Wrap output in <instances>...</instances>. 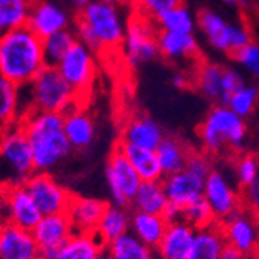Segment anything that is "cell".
<instances>
[{
  "instance_id": "7c38bea8",
  "label": "cell",
  "mask_w": 259,
  "mask_h": 259,
  "mask_svg": "<svg viewBox=\"0 0 259 259\" xmlns=\"http://www.w3.org/2000/svg\"><path fill=\"white\" fill-rule=\"evenodd\" d=\"M25 188L34 199L42 214L67 213L73 194L62 187L50 173L36 171L25 182Z\"/></svg>"
},
{
  "instance_id": "f1b7e54d",
  "label": "cell",
  "mask_w": 259,
  "mask_h": 259,
  "mask_svg": "<svg viewBox=\"0 0 259 259\" xmlns=\"http://www.w3.org/2000/svg\"><path fill=\"white\" fill-rule=\"evenodd\" d=\"M104 248L96 233H74L59 248L56 259H94Z\"/></svg>"
},
{
  "instance_id": "7402d4cb",
  "label": "cell",
  "mask_w": 259,
  "mask_h": 259,
  "mask_svg": "<svg viewBox=\"0 0 259 259\" xmlns=\"http://www.w3.org/2000/svg\"><path fill=\"white\" fill-rule=\"evenodd\" d=\"M159 54L167 60H184L193 59L199 54V44L193 32H157Z\"/></svg>"
},
{
  "instance_id": "60d3db41",
  "label": "cell",
  "mask_w": 259,
  "mask_h": 259,
  "mask_svg": "<svg viewBox=\"0 0 259 259\" xmlns=\"http://www.w3.org/2000/svg\"><path fill=\"white\" fill-rule=\"evenodd\" d=\"M245 79L242 74L233 68H225L222 74V91H221V102L222 105H227L230 101V97L245 85Z\"/></svg>"
},
{
  "instance_id": "7dc6e473",
  "label": "cell",
  "mask_w": 259,
  "mask_h": 259,
  "mask_svg": "<svg viewBox=\"0 0 259 259\" xmlns=\"http://www.w3.org/2000/svg\"><path fill=\"white\" fill-rule=\"evenodd\" d=\"M221 259H247V254L242 253L239 248L233 247V245H229L227 244L222 250V254H221Z\"/></svg>"
},
{
  "instance_id": "4fadbf2b",
  "label": "cell",
  "mask_w": 259,
  "mask_h": 259,
  "mask_svg": "<svg viewBox=\"0 0 259 259\" xmlns=\"http://www.w3.org/2000/svg\"><path fill=\"white\" fill-rule=\"evenodd\" d=\"M202 198L210 205L218 225L242 207L241 193L236 191L218 170H213L205 179Z\"/></svg>"
},
{
  "instance_id": "ac0fdd59",
  "label": "cell",
  "mask_w": 259,
  "mask_h": 259,
  "mask_svg": "<svg viewBox=\"0 0 259 259\" xmlns=\"http://www.w3.org/2000/svg\"><path fill=\"white\" fill-rule=\"evenodd\" d=\"M108 202L85 198V196H71V201L67 208V216L76 233H96Z\"/></svg>"
},
{
  "instance_id": "e575fe53",
  "label": "cell",
  "mask_w": 259,
  "mask_h": 259,
  "mask_svg": "<svg viewBox=\"0 0 259 259\" xmlns=\"http://www.w3.org/2000/svg\"><path fill=\"white\" fill-rule=\"evenodd\" d=\"M77 42L76 34L73 31L62 29L59 32L42 39L44 45V57H45V65L47 67H57V63L65 57L70 51V48Z\"/></svg>"
},
{
  "instance_id": "1f68e13d",
  "label": "cell",
  "mask_w": 259,
  "mask_h": 259,
  "mask_svg": "<svg viewBox=\"0 0 259 259\" xmlns=\"http://www.w3.org/2000/svg\"><path fill=\"white\" fill-rule=\"evenodd\" d=\"M34 0H0V36L26 26Z\"/></svg>"
},
{
  "instance_id": "f6af8a7d",
  "label": "cell",
  "mask_w": 259,
  "mask_h": 259,
  "mask_svg": "<svg viewBox=\"0 0 259 259\" xmlns=\"http://www.w3.org/2000/svg\"><path fill=\"white\" fill-rule=\"evenodd\" d=\"M242 205L259 216V181L241 190Z\"/></svg>"
},
{
  "instance_id": "836d02e7",
  "label": "cell",
  "mask_w": 259,
  "mask_h": 259,
  "mask_svg": "<svg viewBox=\"0 0 259 259\" xmlns=\"http://www.w3.org/2000/svg\"><path fill=\"white\" fill-rule=\"evenodd\" d=\"M19 87L0 74V133L19 122Z\"/></svg>"
},
{
  "instance_id": "d6986e66",
  "label": "cell",
  "mask_w": 259,
  "mask_h": 259,
  "mask_svg": "<svg viewBox=\"0 0 259 259\" xmlns=\"http://www.w3.org/2000/svg\"><path fill=\"white\" fill-rule=\"evenodd\" d=\"M204 182L205 179L185 168L179 173L162 178V185L167 193L168 202L178 204L179 207H185L201 199L204 194Z\"/></svg>"
},
{
  "instance_id": "4316f807",
  "label": "cell",
  "mask_w": 259,
  "mask_h": 259,
  "mask_svg": "<svg viewBox=\"0 0 259 259\" xmlns=\"http://www.w3.org/2000/svg\"><path fill=\"white\" fill-rule=\"evenodd\" d=\"M168 204L167 193L162 185V181L142 182L138 188L135 198L130 202L133 211H142L150 214H162Z\"/></svg>"
},
{
  "instance_id": "ba28073f",
  "label": "cell",
  "mask_w": 259,
  "mask_h": 259,
  "mask_svg": "<svg viewBox=\"0 0 259 259\" xmlns=\"http://www.w3.org/2000/svg\"><path fill=\"white\" fill-rule=\"evenodd\" d=\"M105 175L113 204L128 208L142 181L133 168V165L130 164L125 154L122 153L119 145L114 147L108 157Z\"/></svg>"
},
{
  "instance_id": "30bf717a",
  "label": "cell",
  "mask_w": 259,
  "mask_h": 259,
  "mask_svg": "<svg viewBox=\"0 0 259 259\" xmlns=\"http://www.w3.org/2000/svg\"><path fill=\"white\" fill-rule=\"evenodd\" d=\"M57 71L70 83L79 97H83L93 85L96 76V62L93 51L76 42L65 57L57 63Z\"/></svg>"
},
{
  "instance_id": "7bdbcfd3",
  "label": "cell",
  "mask_w": 259,
  "mask_h": 259,
  "mask_svg": "<svg viewBox=\"0 0 259 259\" xmlns=\"http://www.w3.org/2000/svg\"><path fill=\"white\" fill-rule=\"evenodd\" d=\"M74 34H76V39L77 42L83 44L85 47H88L91 51H99V50H104L102 48V44L101 40L97 39L96 32L93 31V28L85 23L82 19H76V29H74Z\"/></svg>"
},
{
  "instance_id": "9f6ffc18",
  "label": "cell",
  "mask_w": 259,
  "mask_h": 259,
  "mask_svg": "<svg viewBox=\"0 0 259 259\" xmlns=\"http://www.w3.org/2000/svg\"><path fill=\"white\" fill-rule=\"evenodd\" d=\"M32 259H45L42 254H37V256H34V257H32Z\"/></svg>"
},
{
  "instance_id": "f35d334b",
  "label": "cell",
  "mask_w": 259,
  "mask_h": 259,
  "mask_svg": "<svg viewBox=\"0 0 259 259\" xmlns=\"http://www.w3.org/2000/svg\"><path fill=\"white\" fill-rule=\"evenodd\" d=\"M235 173L241 190L257 181V156L241 154L235 162Z\"/></svg>"
},
{
  "instance_id": "bcb514c9",
  "label": "cell",
  "mask_w": 259,
  "mask_h": 259,
  "mask_svg": "<svg viewBox=\"0 0 259 259\" xmlns=\"http://www.w3.org/2000/svg\"><path fill=\"white\" fill-rule=\"evenodd\" d=\"M160 216L165 219L167 224L179 222V221H182V207H179L178 204L168 202Z\"/></svg>"
},
{
  "instance_id": "603a6c76",
  "label": "cell",
  "mask_w": 259,
  "mask_h": 259,
  "mask_svg": "<svg viewBox=\"0 0 259 259\" xmlns=\"http://www.w3.org/2000/svg\"><path fill=\"white\" fill-rule=\"evenodd\" d=\"M63 133L73 150H87L96 138L94 122L85 110H79L76 107L74 110L65 113Z\"/></svg>"
},
{
  "instance_id": "e0dca14e",
  "label": "cell",
  "mask_w": 259,
  "mask_h": 259,
  "mask_svg": "<svg viewBox=\"0 0 259 259\" xmlns=\"http://www.w3.org/2000/svg\"><path fill=\"white\" fill-rule=\"evenodd\" d=\"M68 23V14L60 7L51 2H45V0H34L26 26L40 39H45L54 32L67 29Z\"/></svg>"
},
{
  "instance_id": "83f0119b",
  "label": "cell",
  "mask_w": 259,
  "mask_h": 259,
  "mask_svg": "<svg viewBox=\"0 0 259 259\" xmlns=\"http://www.w3.org/2000/svg\"><path fill=\"white\" fill-rule=\"evenodd\" d=\"M190 153L191 151L187 148V145L178 138L165 136L162 139V142L156 148V154L164 176H170L182 171L187 165Z\"/></svg>"
},
{
  "instance_id": "6da1fadb",
  "label": "cell",
  "mask_w": 259,
  "mask_h": 259,
  "mask_svg": "<svg viewBox=\"0 0 259 259\" xmlns=\"http://www.w3.org/2000/svg\"><path fill=\"white\" fill-rule=\"evenodd\" d=\"M63 122L65 114L62 113L36 110L25 113L19 119L31 144L36 171L50 173L73 151L63 133Z\"/></svg>"
},
{
  "instance_id": "d590c367",
  "label": "cell",
  "mask_w": 259,
  "mask_h": 259,
  "mask_svg": "<svg viewBox=\"0 0 259 259\" xmlns=\"http://www.w3.org/2000/svg\"><path fill=\"white\" fill-rule=\"evenodd\" d=\"M154 22L160 28V31H171V32H193L198 25L196 17L184 5H179L164 13Z\"/></svg>"
},
{
  "instance_id": "f5cc1de1",
  "label": "cell",
  "mask_w": 259,
  "mask_h": 259,
  "mask_svg": "<svg viewBox=\"0 0 259 259\" xmlns=\"http://www.w3.org/2000/svg\"><path fill=\"white\" fill-rule=\"evenodd\" d=\"M93 2H99V4H107V5H116V7H119L122 4V0H93Z\"/></svg>"
},
{
  "instance_id": "2e32d148",
  "label": "cell",
  "mask_w": 259,
  "mask_h": 259,
  "mask_svg": "<svg viewBox=\"0 0 259 259\" xmlns=\"http://www.w3.org/2000/svg\"><path fill=\"white\" fill-rule=\"evenodd\" d=\"M39 247L29 230L0 221V259H32Z\"/></svg>"
},
{
  "instance_id": "db71d44e",
  "label": "cell",
  "mask_w": 259,
  "mask_h": 259,
  "mask_svg": "<svg viewBox=\"0 0 259 259\" xmlns=\"http://www.w3.org/2000/svg\"><path fill=\"white\" fill-rule=\"evenodd\" d=\"M218 2H221V4H224V5H229V7L236 5V0H218Z\"/></svg>"
},
{
  "instance_id": "cb8c5ba5",
  "label": "cell",
  "mask_w": 259,
  "mask_h": 259,
  "mask_svg": "<svg viewBox=\"0 0 259 259\" xmlns=\"http://www.w3.org/2000/svg\"><path fill=\"white\" fill-rule=\"evenodd\" d=\"M168 224L160 214H150L142 211L132 213V222H130V232H132L139 241L145 245L156 250L160 239L164 238Z\"/></svg>"
},
{
  "instance_id": "8fae6325",
  "label": "cell",
  "mask_w": 259,
  "mask_h": 259,
  "mask_svg": "<svg viewBox=\"0 0 259 259\" xmlns=\"http://www.w3.org/2000/svg\"><path fill=\"white\" fill-rule=\"evenodd\" d=\"M224 239L229 245L239 248L245 254L259 250V216L247 207H241L230 218L219 224Z\"/></svg>"
},
{
  "instance_id": "52a82bcc",
  "label": "cell",
  "mask_w": 259,
  "mask_h": 259,
  "mask_svg": "<svg viewBox=\"0 0 259 259\" xmlns=\"http://www.w3.org/2000/svg\"><path fill=\"white\" fill-rule=\"evenodd\" d=\"M77 17L93 28L97 39L102 44V48H116L123 44L126 23L119 7L91 2L79 13Z\"/></svg>"
},
{
  "instance_id": "ffe728a7",
  "label": "cell",
  "mask_w": 259,
  "mask_h": 259,
  "mask_svg": "<svg viewBox=\"0 0 259 259\" xmlns=\"http://www.w3.org/2000/svg\"><path fill=\"white\" fill-rule=\"evenodd\" d=\"M164 138V130L160 128V125L153 117L141 114L132 117L125 123L120 135V142L156 151Z\"/></svg>"
},
{
  "instance_id": "3957f363",
  "label": "cell",
  "mask_w": 259,
  "mask_h": 259,
  "mask_svg": "<svg viewBox=\"0 0 259 259\" xmlns=\"http://www.w3.org/2000/svg\"><path fill=\"white\" fill-rule=\"evenodd\" d=\"M20 88L25 90L28 99L22 116L32 110L65 114L77 107L79 96L56 67H45L34 80Z\"/></svg>"
},
{
  "instance_id": "8992f818",
  "label": "cell",
  "mask_w": 259,
  "mask_h": 259,
  "mask_svg": "<svg viewBox=\"0 0 259 259\" xmlns=\"http://www.w3.org/2000/svg\"><path fill=\"white\" fill-rule=\"evenodd\" d=\"M196 20L207 42L216 51L235 54L251 42V34L245 26L227 22L216 11L202 10Z\"/></svg>"
},
{
  "instance_id": "11a10c76",
  "label": "cell",
  "mask_w": 259,
  "mask_h": 259,
  "mask_svg": "<svg viewBox=\"0 0 259 259\" xmlns=\"http://www.w3.org/2000/svg\"><path fill=\"white\" fill-rule=\"evenodd\" d=\"M4 193H5V188L0 187V214H2V202H4Z\"/></svg>"
},
{
  "instance_id": "d6a6232c",
  "label": "cell",
  "mask_w": 259,
  "mask_h": 259,
  "mask_svg": "<svg viewBox=\"0 0 259 259\" xmlns=\"http://www.w3.org/2000/svg\"><path fill=\"white\" fill-rule=\"evenodd\" d=\"M113 259H157L156 250L139 241L132 232L107 245Z\"/></svg>"
},
{
  "instance_id": "c3c4849f",
  "label": "cell",
  "mask_w": 259,
  "mask_h": 259,
  "mask_svg": "<svg viewBox=\"0 0 259 259\" xmlns=\"http://www.w3.org/2000/svg\"><path fill=\"white\" fill-rule=\"evenodd\" d=\"M171 83H173V87H175V88H178V90H185V88H188L190 80H188V77H187L185 74L178 73V74H175V76H173Z\"/></svg>"
},
{
  "instance_id": "d4e9b609",
  "label": "cell",
  "mask_w": 259,
  "mask_h": 259,
  "mask_svg": "<svg viewBox=\"0 0 259 259\" xmlns=\"http://www.w3.org/2000/svg\"><path fill=\"white\" fill-rule=\"evenodd\" d=\"M130 222H132V213L128 211L126 207L108 204L99 225H97L96 235L107 247L120 236L130 233Z\"/></svg>"
},
{
  "instance_id": "816d5d0a",
  "label": "cell",
  "mask_w": 259,
  "mask_h": 259,
  "mask_svg": "<svg viewBox=\"0 0 259 259\" xmlns=\"http://www.w3.org/2000/svg\"><path fill=\"white\" fill-rule=\"evenodd\" d=\"M94 259H113V257H111L110 251H108V250H107V247H105V248H104L99 254H97Z\"/></svg>"
},
{
  "instance_id": "277c9868",
  "label": "cell",
  "mask_w": 259,
  "mask_h": 259,
  "mask_svg": "<svg viewBox=\"0 0 259 259\" xmlns=\"http://www.w3.org/2000/svg\"><path fill=\"white\" fill-rule=\"evenodd\" d=\"M199 141L207 154L221 156L227 148L241 150L247 139L245 120L227 105L213 107L199 126Z\"/></svg>"
},
{
  "instance_id": "8d00e7d4",
  "label": "cell",
  "mask_w": 259,
  "mask_h": 259,
  "mask_svg": "<svg viewBox=\"0 0 259 259\" xmlns=\"http://www.w3.org/2000/svg\"><path fill=\"white\" fill-rule=\"evenodd\" d=\"M182 221L191 225L194 230H202L207 227L216 225L214 214L204 198L182 207Z\"/></svg>"
},
{
  "instance_id": "74e56055",
  "label": "cell",
  "mask_w": 259,
  "mask_h": 259,
  "mask_svg": "<svg viewBox=\"0 0 259 259\" xmlns=\"http://www.w3.org/2000/svg\"><path fill=\"white\" fill-rule=\"evenodd\" d=\"M257 102H259V88L256 85L245 83L230 97L227 107L232 111H235L238 116H241L242 119H245L254 111Z\"/></svg>"
},
{
  "instance_id": "6f0895ef",
  "label": "cell",
  "mask_w": 259,
  "mask_h": 259,
  "mask_svg": "<svg viewBox=\"0 0 259 259\" xmlns=\"http://www.w3.org/2000/svg\"><path fill=\"white\" fill-rule=\"evenodd\" d=\"M257 181H259V156H257Z\"/></svg>"
},
{
  "instance_id": "ab89813d",
  "label": "cell",
  "mask_w": 259,
  "mask_h": 259,
  "mask_svg": "<svg viewBox=\"0 0 259 259\" xmlns=\"http://www.w3.org/2000/svg\"><path fill=\"white\" fill-rule=\"evenodd\" d=\"M232 56L245 71L259 79V44L250 42Z\"/></svg>"
},
{
  "instance_id": "44dd1931",
  "label": "cell",
  "mask_w": 259,
  "mask_h": 259,
  "mask_svg": "<svg viewBox=\"0 0 259 259\" xmlns=\"http://www.w3.org/2000/svg\"><path fill=\"white\" fill-rule=\"evenodd\" d=\"M196 238V230L185 221L168 224L164 238L156 247L157 259H187Z\"/></svg>"
},
{
  "instance_id": "f907efd6",
  "label": "cell",
  "mask_w": 259,
  "mask_h": 259,
  "mask_svg": "<svg viewBox=\"0 0 259 259\" xmlns=\"http://www.w3.org/2000/svg\"><path fill=\"white\" fill-rule=\"evenodd\" d=\"M91 2H93V0H73V4H74L80 11H82L83 8H87Z\"/></svg>"
},
{
  "instance_id": "ee69618b",
  "label": "cell",
  "mask_w": 259,
  "mask_h": 259,
  "mask_svg": "<svg viewBox=\"0 0 259 259\" xmlns=\"http://www.w3.org/2000/svg\"><path fill=\"white\" fill-rule=\"evenodd\" d=\"M182 5V0H144V4L141 7V11H144V14L151 19H157L159 16H162L164 13L176 8Z\"/></svg>"
},
{
  "instance_id": "681fc988",
  "label": "cell",
  "mask_w": 259,
  "mask_h": 259,
  "mask_svg": "<svg viewBox=\"0 0 259 259\" xmlns=\"http://www.w3.org/2000/svg\"><path fill=\"white\" fill-rule=\"evenodd\" d=\"M122 4L128 5V7H132V8H136V10H141L142 4H144V0H122Z\"/></svg>"
},
{
  "instance_id": "9a60e30c",
  "label": "cell",
  "mask_w": 259,
  "mask_h": 259,
  "mask_svg": "<svg viewBox=\"0 0 259 259\" xmlns=\"http://www.w3.org/2000/svg\"><path fill=\"white\" fill-rule=\"evenodd\" d=\"M42 216V211L36 205L34 199L31 198L25 185H17L5 190L0 221L11 222L20 229L32 232Z\"/></svg>"
},
{
  "instance_id": "4dcf8cb0",
  "label": "cell",
  "mask_w": 259,
  "mask_h": 259,
  "mask_svg": "<svg viewBox=\"0 0 259 259\" xmlns=\"http://www.w3.org/2000/svg\"><path fill=\"white\" fill-rule=\"evenodd\" d=\"M225 67L214 62H205L198 68L194 85L198 91L211 102H221V91H222V74Z\"/></svg>"
},
{
  "instance_id": "f546056e",
  "label": "cell",
  "mask_w": 259,
  "mask_h": 259,
  "mask_svg": "<svg viewBox=\"0 0 259 259\" xmlns=\"http://www.w3.org/2000/svg\"><path fill=\"white\" fill-rule=\"evenodd\" d=\"M225 245L227 242L218 224L196 230V238L187 259H221Z\"/></svg>"
},
{
  "instance_id": "5b68a950",
  "label": "cell",
  "mask_w": 259,
  "mask_h": 259,
  "mask_svg": "<svg viewBox=\"0 0 259 259\" xmlns=\"http://www.w3.org/2000/svg\"><path fill=\"white\" fill-rule=\"evenodd\" d=\"M36 173L31 144L19 122L0 133V187L25 185Z\"/></svg>"
},
{
  "instance_id": "b9f144b4",
  "label": "cell",
  "mask_w": 259,
  "mask_h": 259,
  "mask_svg": "<svg viewBox=\"0 0 259 259\" xmlns=\"http://www.w3.org/2000/svg\"><path fill=\"white\" fill-rule=\"evenodd\" d=\"M185 170L198 175L202 179H207L208 175L213 171V160L210 157V154H207L205 151H191L187 160Z\"/></svg>"
},
{
  "instance_id": "484cf974",
  "label": "cell",
  "mask_w": 259,
  "mask_h": 259,
  "mask_svg": "<svg viewBox=\"0 0 259 259\" xmlns=\"http://www.w3.org/2000/svg\"><path fill=\"white\" fill-rule=\"evenodd\" d=\"M117 145L120 147L122 153L125 154V157L128 159L130 164L133 165V168L136 170V173L139 175L142 182L162 181L164 173H162L156 151L139 148V147L128 145V144H122V142H119Z\"/></svg>"
},
{
  "instance_id": "7a4b0ae2",
  "label": "cell",
  "mask_w": 259,
  "mask_h": 259,
  "mask_svg": "<svg viewBox=\"0 0 259 259\" xmlns=\"http://www.w3.org/2000/svg\"><path fill=\"white\" fill-rule=\"evenodd\" d=\"M47 67L42 39L28 26L0 36V74L16 87H25Z\"/></svg>"
},
{
  "instance_id": "9c48e42d",
  "label": "cell",
  "mask_w": 259,
  "mask_h": 259,
  "mask_svg": "<svg viewBox=\"0 0 259 259\" xmlns=\"http://www.w3.org/2000/svg\"><path fill=\"white\" fill-rule=\"evenodd\" d=\"M123 53L130 67L138 68L159 56L157 32L147 17L139 16L126 25L123 39Z\"/></svg>"
},
{
  "instance_id": "5bb4252c",
  "label": "cell",
  "mask_w": 259,
  "mask_h": 259,
  "mask_svg": "<svg viewBox=\"0 0 259 259\" xmlns=\"http://www.w3.org/2000/svg\"><path fill=\"white\" fill-rule=\"evenodd\" d=\"M31 233L39 247V254L45 259H56L59 248L76 232L67 213H57L44 214Z\"/></svg>"
}]
</instances>
